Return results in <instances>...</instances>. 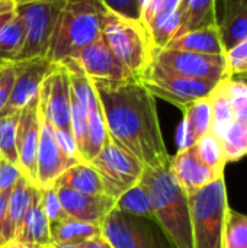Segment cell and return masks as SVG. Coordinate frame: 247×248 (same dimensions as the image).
Masks as SVG:
<instances>
[{
	"mask_svg": "<svg viewBox=\"0 0 247 248\" xmlns=\"http://www.w3.org/2000/svg\"><path fill=\"white\" fill-rule=\"evenodd\" d=\"M0 248H41V247L29 246V244L20 243V241H17V240H10V241H7V243L0 244Z\"/></svg>",
	"mask_w": 247,
	"mask_h": 248,
	"instance_id": "obj_43",
	"label": "cell"
},
{
	"mask_svg": "<svg viewBox=\"0 0 247 248\" xmlns=\"http://www.w3.org/2000/svg\"><path fill=\"white\" fill-rule=\"evenodd\" d=\"M166 48L191 51L207 55H226L227 51L224 48L221 32L218 23L208 25L195 31H189L181 36L173 38Z\"/></svg>",
	"mask_w": 247,
	"mask_h": 248,
	"instance_id": "obj_21",
	"label": "cell"
},
{
	"mask_svg": "<svg viewBox=\"0 0 247 248\" xmlns=\"http://www.w3.org/2000/svg\"><path fill=\"white\" fill-rule=\"evenodd\" d=\"M227 65L230 77H237L247 70V39L231 48L227 54Z\"/></svg>",
	"mask_w": 247,
	"mask_h": 248,
	"instance_id": "obj_34",
	"label": "cell"
},
{
	"mask_svg": "<svg viewBox=\"0 0 247 248\" xmlns=\"http://www.w3.org/2000/svg\"><path fill=\"white\" fill-rule=\"evenodd\" d=\"M223 3V17L221 20H226L236 13L247 9V0H221Z\"/></svg>",
	"mask_w": 247,
	"mask_h": 248,
	"instance_id": "obj_39",
	"label": "cell"
},
{
	"mask_svg": "<svg viewBox=\"0 0 247 248\" xmlns=\"http://www.w3.org/2000/svg\"><path fill=\"white\" fill-rule=\"evenodd\" d=\"M141 183L146 186L154 222L172 248H194L189 198L178 185L169 167H144Z\"/></svg>",
	"mask_w": 247,
	"mask_h": 248,
	"instance_id": "obj_2",
	"label": "cell"
},
{
	"mask_svg": "<svg viewBox=\"0 0 247 248\" xmlns=\"http://www.w3.org/2000/svg\"><path fill=\"white\" fill-rule=\"evenodd\" d=\"M16 3L13 0H0V16L16 12Z\"/></svg>",
	"mask_w": 247,
	"mask_h": 248,
	"instance_id": "obj_42",
	"label": "cell"
},
{
	"mask_svg": "<svg viewBox=\"0 0 247 248\" xmlns=\"http://www.w3.org/2000/svg\"><path fill=\"white\" fill-rule=\"evenodd\" d=\"M10 190H4L0 193V244H3V230L6 225V218H7V206H9V196Z\"/></svg>",
	"mask_w": 247,
	"mask_h": 248,
	"instance_id": "obj_40",
	"label": "cell"
},
{
	"mask_svg": "<svg viewBox=\"0 0 247 248\" xmlns=\"http://www.w3.org/2000/svg\"><path fill=\"white\" fill-rule=\"evenodd\" d=\"M39 110L54 129L71 131V84L67 68L54 64L39 89Z\"/></svg>",
	"mask_w": 247,
	"mask_h": 248,
	"instance_id": "obj_10",
	"label": "cell"
},
{
	"mask_svg": "<svg viewBox=\"0 0 247 248\" xmlns=\"http://www.w3.org/2000/svg\"><path fill=\"white\" fill-rule=\"evenodd\" d=\"M217 1L218 0H182L179 7L181 26L176 36H181L189 31L218 23Z\"/></svg>",
	"mask_w": 247,
	"mask_h": 248,
	"instance_id": "obj_24",
	"label": "cell"
},
{
	"mask_svg": "<svg viewBox=\"0 0 247 248\" xmlns=\"http://www.w3.org/2000/svg\"><path fill=\"white\" fill-rule=\"evenodd\" d=\"M106 10L100 0H66L47 58L54 64H61L99 39Z\"/></svg>",
	"mask_w": 247,
	"mask_h": 248,
	"instance_id": "obj_3",
	"label": "cell"
},
{
	"mask_svg": "<svg viewBox=\"0 0 247 248\" xmlns=\"http://www.w3.org/2000/svg\"><path fill=\"white\" fill-rule=\"evenodd\" d=\"M41 132H39V145L36 157V187L47 189L54 186L55 180L70 167L80 163L79 160L67 157L60 148L54 128L41 113Z\"/></svg>",
	"mask_w": 247,
	"mask_h": 248,
	"instance_id": "obj_16",
	"label": "cell"
},
{
	"mask_svg": "<svg viewBox=\"0 0 247 248\" xmlns=\"http://www.w3.org/2000/svg\"><path fill=\"white\" fill-rule=\"evenodd\" d=\"M115 211L122 212L125 215L135 217V218L154 221L150 196H148L146 186L141 183V180L132 187H130L127 192H124L115 201Z\"/></svg>",
	"mask_w": 247,
	"mask_h": 248,
	"instance_id": "obj_27",
	"label": "cell"
},
{
	"mask_svg": "<svg viewBox=\"0 0 247 248\" xmlns=\"http://www.w3.org/2000/svg\"><path fill=\"white\" fill-rule=\"evenodd\" d=\"M169 169L178 185L185 190L188 196L197 193L198 190L211 185L213 182L224 177L214 171L208 164H205L199 158L195 145L178 150L176 155L170 158Z\"/></svg>",
	"mask_w": 247,
	"mask_h": 248,
	"instance_id": "obj_17",
	"label": "cell"
},
{
	"mask_svg": "<svg viewBox=\"0 0 247 248\" xmlns=\"http://www.w3.org/2000/svg\"><path fill=\"white\" fill-rule=\"evenodd\" d=\"M49 235L52 243H70V244H83L95 237L102 235L100 225L89 224L71 217L49 225Z\"/></svg>",
	"mask_w": 247,
	"mask_h": 248,
	"instance_id": "obj_25",
	"label": "cell"
},
{
	"mask_svg": "<svg viewBox=\"0 0 247 248\" xmlns=\"http://www.w3.org/2000/svg\"><path fill=\"white\" fill-rule=\"evenodd\" d=\"M153 64L191 80L218 84L230 78L226 55H207L173 48L154 49Z\"/></svg>",
	"mask_w": 247,
	"mask_h": 248,
	"instance_id": "obj_8",
	"label": "cell"
},
{
	"mask_svg": "<svg viewBox=\"0 0 247 248\" xmlns=\"http://www.w3.org/2000/svg\"><path fill=\"white\" fill-rule=\"evenodd\" d=\"M0 160H3V158H1V153H0Z\"/></svg>",
	"mask_w": 247,
	"mask_h": 248,
	"instance_id": "obj_48",
	"label": "cell"
},
{
	"mask_svg": "<svg viewBox=\"0 0 247 248\" xmlns=\"http://www.w3.org/2000/svg\"><path fill=\"white\" fill-rule=\"evenodd\" d=\"M54 134H55V140H57L60 148L63 150V153L70 158L82 161L73 132L71 131H64V129H54Z\"/></svg>",
	"mask_w": 247,
	"mask_h": 248,
	"instance_id": "obj_37",
	"label": "cell"
},
{
	"mask_svg": "<svg viewBox=\"0 0 247 248\" xmlns=\"http://www.w3.org/2000/svg\"><path fill=\"white\" fill-rule=\"evenodd\" d=\"M32 189H33V185L29 183L23 176H20L17 182L15 183V186L12 187L10 196H9L6 225L3 230V243L15 240L17 237V232L22 227L23 218L31 203Z\"/></svg>",
	"mask_w": 247,
	"mask_h": 248,
	"instance_id": "obj_22",
	"label": "cell"
},
{
	"mask_svg": "<svg viewBox=\"0 0 247 248\" xmlns=\"http://www.w3.org/2000/svg\"><path fill=\"white\" fill-rule=\"evenodd\" d=\"M140 81L154 97L163 99L178 106L181 110H183L191 103L210 96L217 86L199 80L181 77L154 65L153 62L140 78Z\"/></svg>",
	"mask_w": 247,
	"mask_h": 248,
	"instance_id": "obj_9",
	"label": "cell"
},
{
	"mask_svg": "<svg viewBox=\"0 0 247 248\" xmlns=\"http://www.w3.org/2000/svg\"><path fill=\"white\" fill-rule=\"evenodd\" d=\"M108 137L106 125H105V118L102 112L100 102L98 100L95 105H92L87 109V138H86V145L82 153V161L83 163H90L102 150L105 141Z\"/></svg>",
	"mask_w": 247,
	"mask_h": 248,
	"instance_id": "obj_26",
	"label": "cell"
},
{
	"mask_svg": "<svg viewBox=\"0 0 247 248\" xmlns=\"http://www.w3.org/2000/svg\"><path fill=\"white\" fill-rule=\"evenodd\" d=\"M1 64H3V62H0V67H1Z\"/></svg>",
	"mask_w": 247,
	"mask_h": 248,
	"instance_id": "obj_49",
	"label": "cell"
},
{
	"mask_svg": "<svg viewBox=\"0 0 247 248\" xmlns=\"http://www.w3.org/2000/svg\"><path fill=\"white\" fill-rule=\"evenodd\" d=\"M89 164L98 171L105 195L115 201L137 185L144 171V164L109 135L99 154Z\"/></svg>",
	"mask_w": 247,
	"mask_h": 248,
	"instance_id": "obj_7",
	"label": "cell"
},
{
	"mask_svg": "<svg viewBox=\"0 0 247 248\" xmlns=\"http://www.w3.org/2000/svg\"><path fill=\"white\" fill-rule=\"evenodd\" d=\"M41 132V116L38 97L29 102L19 113L16 131V148L19 157V170L22 176L36 186V157Z\"/></svg>",
	"mask_w": 247,
	"mask_h": 248,
	"instance_id": "obj_15",
	"label": "cell"
},
{
	"mask_svg": "<svg viewBox=\"0 0 247 248\" xmlns=\"http://www.w3.org/2000/svg\"><path fill=\"white\" fill-rule=\"evenodd\" d=\"M19 113L0 115V153L4 161L19 167V157L16 148V131L19 122Z\"/></svg>",
	"mask_w": 247,
	"mask_h": 248,
	"instance_id": "obj_30",
	"label": "cell"
},
{
	"mask_svg": "<svg viewBox=\"0 0 247 248\" xmlns=\"http://www.w3.org/2000/svg\"><path fill=\"white\" fill-rule=\"evenodd\" d=\"M102 36L121 62L140 80L150 68L156 49L141 20L106 10Z\"/></svg>",
	"mask_w": 247,
	"mask_h": 248,
	"instance_id": "obj_4",
	"label": "cell"
},
{
	"mask_svg": "<svg viewBox=\"0 0 247 248\" xmlns=\"http://www.w3.org/2000/svg\"><path fill=\"white\" fill-rule=\"evenodd\" d=\"M182 0H140V20L156 49L166 48L181 26Z\"/></svg>",
	"mask_w": 247,
	"mask_h": 248,
	"instance_id": "obj_12",
	"label": "cell"
},
{
	"mask_svg": "<svg viewBox=\"0 0 247 248\" xmlns=\"http://www.w3.org/2000/svg\"><path fill=\"white\" fill-rule=\"evenodd\" d=\"M25 41V25L22 17L15 16L0 31V62H13Z\"/></svg>",
	"mask_w": 247,
	"mask_h": 248,
	"instance_id": "obj_28",
	"label": "cell"
},
{
	"mask_svg": "<svg viewBox=\"0 0 247 248\" xmlns=\"http://www.w3.org/2000/svg\"><path fill=\"white\" fill-rule=\"evenodd\" d=\"M218 26L224 48L229 52L231 48L247 39V9H243L226 20H218Z\"/></svg>",
	"mask_w": 247,
	"mask_h": 248,
	"instance_id": "obj_32",
	"label": "cell"
},
{
	"mask_svg": "<svg viewBox=\"0 0 247 248\" xmlns=\"http://www.w3.org/2000/svg\"><path fill=\"white\" fill-rule=\"evenodd\" d=\"M16 4H20V3H28V1H36V0H13Z\"/></svg>",
	"mask_w": 247,
	"mask_h": 248,
	"instance_id": "obj_46",
	"label": "cell"
},
{
	"mask_svg": "<svg viewBox=\"0 0 247 248\" xmlns=\"http://www.w3.org/2000/svg\"><path fill=\"white\" fill-rule=\"evenodd\" d=\"M194 248H221L229 206L224 177L189 195Z\"/></svg>",
	"mask_w": 247,
	"mask_h": 248,
	"instance_id": "obj_5",
	"label": "cell"
},
{
	"mask_svg": "<svg viewBox=\"0 0 247 248\" xmlns=\"http://www.w3.org/2000/svg\"><path fill=\"white\" fill-rule=\"evenodd\" d=\"M92 80V78H90ZM98 93L108 135L135 155L144 167H169L156 97L135 77L128 80H92Z\"/></svg>",
	"mask_w": 247,
	"mask_h": 248,
	"instance_id": "obj_1",
	"label": "cell"
},
{
	"mask_svg": "<svg viewBox=\"0 0 247 248\" xmlns=\"http://www.w3.org/2000/svg\"><path fill=\"white\" fill-rule=\"evenodd\" d=\"M102 237L112 248H165L141 218L112 211L100 224Z\"/></svg>",
	"mask_w": 247,
	"mask_h": 248,
	"instance_id": "obj_13",
	"label": "cell"
},
{
	"mask_svg": "<svg viewBox=\"0 0 247 248\" xmlns=\"http://www.w3.org/2000/svg\"><path fill=\"white\" fill-rule=\"evenodd\" d=\"M66 61L73 62L92 80H128L134 77L114 54L103 36Z\"/></svg>",
	"mask_w": 247,
	"mask_h": 248,
	"instance_id": "obj_14",
	"label": "cell"
},
{
	"mask_svg": "<svg viewBox=\"0 0 247 248\" xmlns=\"http://www.w3.org/2000/svg\"><path fill=\"white\" fill-rule=\"evenodd\" d=\"M15 83V70L12 62H3L0 67V112L9 102Z\"/></svg>",
	"mask_w": 247,
	"mask_h": 248,
	"instance_id": "obj_36",
	"label": "cell"
},
{
	"mask_svg": "<svg viewBox=\"0 0 247 248\" xmlns=\"http://www.w3.org/2000/svg\"><path fill=\"white\" fill-rule=\"evenodd\" d=\"M15 13H16V12H15ZM15 13H7V15H1V16H0V31H1V28L15 16Z\"/></svg>",
	"mask_w": 247,
	"mask_h": 248,
	"instance_id": "obj_45",
	"label": "cell"
},
{
	"mask_svg": "<svg viewBox=\"0 0 247 248\" xmlns=\"http://www.w3.org/2000/svg\"><path fill=\"white\" fill-rule=\"evenodd\" d=\"M84 244V243H83ZM83 244H70V243H51L44 248H83Z\"/></svg>",
	"mask_w": 247,
	"mask_h": 248,
	"instance_id": "obj_44",
	"label": "cell"
},
{
	"mask_svg": "<svg viewBox=\"0 0 247 248\" xmlns=\"http://www.w3.org/2000/svg\"><path fill=\"white\" fill-rule=\"evenodd\" d=\"M12 64L15 70V83L9 102L0 115L20 112L29 102L36 99L39 96L42 81L54 67V62H51L47 57L13 61Z\"/></svg>",
	"mask_w": 247,
	"mask_h": 248,
	"instance_id": "obj_11",
	"label": "cell"
},
{
	"mask_svg": "<svg viewBox=\"0 0 247 248\" xmlns=\"http://www.w3.org/2000/svg\"><path fill=\"white\" fill-rule=\"evenodd\" d=\"M15 240L41 248L47 247L52 243L49 235V222L42 208L41 189L36 186H33L32 189L29 208L26 211L22 227Z\"/></svg>",
	"mask_w": 247,
	"mask_h": 248,
	"instance_id": "obj_20",
	"label": "cell"
},
{
	"mask_svg": "<svg viewBox=\"0 0 247 248\" xmlns=\"http://www.w3.org/2000/svg\"><path fill=\"white\" fill-rule=\"evenodd\" d=\"M195 150H197L199 158L205 164H208L220 176H224L227 160H226V155H224V151H223V147H221L220 141L211 132L204 135L195 144Z\"/></svg>",
	"mask_w": 247,
	"mask_h": 248,
	"instance_id": "obj_31",
	"label": "cell"
},
{
	"mask_svg": "<svg viewBox=\"0 0 247 248\" xmlns=\"http://www.w3.org/2000/svg\"><path fill=\"white\" fill-rule=\"evenodd\" d=\"M183 119L178 132L179 150L195 145L211 129V94L199 99L183 110Z\"/></svg>",
	"mask_w": 247,
	"mask_h": 248,
	"instance_id": "obj_19",
	"label": "cell"
},
{
	"mask_svg": "<svg viewBox=\"0 0 247 248\" xmlns=\"http://www.w3.org/2000/svg\"><path fill=\"white\" fill-rule=\"evenodd\" d=\"M103 6L116 15L131 17V19H140V0H100Z\"/></svg>",
	"mask_w": 247,
	"mask_h": 248,
	"instance_id": "obj_35",
	"label": "cell"
},
{
	"mask_svg": "<svg viewBox=\"0 0 247 248\" xmlns=\"http://www.w3.org/2000/svg\"><path fill=\"white\" fill-rule=\"evenodd\" d=\"M237 77H239L240 80H247V70L245 71V73H242L240 76H237Z\"/></svg>",
	"mask_w": 247,
	"mask_h": 248,
	"instance_id": "obj_47",
	"label": "cell"
},
{
	"mask_svg": "<svg viewBox=\"0 0 247 248\" xmlns=\"http://www.w3.org/2000/svg\"><path fill=\"white\" fill-rule=\"evenodd\" d=\"M64 3L66 0H36L16 6L25 25V41L15 61L47 57Z\"/></svg>",
	"mask_w": 247,
	"mask_h": 248,
	"instance_id": "obj_6",
	"label": "cell"
},
{
	"mask_svg": "<svg viewBox=\"0 0 247 248\" xmlns=\"http://www.w3.org/2000/svg\"><path fill=\"white\" fill-rule=\"evenodd\" d=\"M66 214L74 219L100 225L115 209V199L108 195H84L64 187H55Z\"/></svg>",
	"mask_w": 247,
	"mask_h": 248,
	"instance_id": "obj_18",
	"label": "cell"
},
{
	"mask_svg": "<svg viewBox=\"0 0 247 248\" xmlns=\"http://www.w3.org/2000/svg\"><path fill=\"white\" fill-rule=\"evenodd\" d=\"M54 187H64L84 195H105L98 171L89 163H77L66 170L54 183Z\"/></svg>",
	"mask_w": 247,
	"mask_h": 248,
	"instance_id": "obj_23",
	"label": "cell"
},
{
	"mask_svg": "<svg viewBox=\"0 0 247 248\" xmlns=\"http://www.w3.org/2000/svg\"><path fill=\"white\" fill-rule=\"evenodd\" d=\"M83 248H112V246L102 235H99V237H95V238L86 241L83 244Z\"/></svg>",
	"mask_w": 247,
	"mask_h": 248,
	"instance_id": "obj_41",
	"label": "cell"
},
{
	"mask_svg": "<svg viewBox=\"0 0 247 248\" xmlns=\"http://www.w3.org/2000/svg\"><path fill=\"white\" fill-rule=\"evenodd\" d=\"M20 176H22V173H20L19 167L13 166L9 161L0 160V193L12 189Z\"/></svg>",
	"mask_w": 247,
	"mask_h": 248,
	"instance_id": "obj_38",
	"label": "cell"
},
{
	"mask_svg": "<svg viewBox=\"0 0 247 248\" xmlns=\"http://www.w3.org/2000/svg\"><path fill=\"white\" fill-rule=\"evenodd\" d=\"M41 201H42V208H44V212L48 218L49 225L64 219L66 217H68L66 214L61 202H60L57 189L54 186L47 187V189H41Z\"/></svg>",
	"mask_w": 247,
	"mask_h": 248,
	"instance_id": "obj_33",
	"label": "cell"
},
{
	"mask_svg": "<svg viewBox=\"0 0 247 248\" xmlns=\"http://www.w3.org/2000/svg\"><path fill=\"white\" fill-rule=\"evenodd\" d=\"M221 248H247V215L227 209Z\"/></svg>",
	"mask_w": 247,
	"mask_h": 248,
	"instance_id": "obj_29",
	"label": "cell"
}]
</instances>
